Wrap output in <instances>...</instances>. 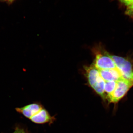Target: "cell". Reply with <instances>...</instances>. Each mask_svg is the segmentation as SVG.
<instances>
[{
  "label": "cell",
  "mask_w": 133,
  "mask_h": 133,
  "mask_svg": "<svg viewBox=\"0 0 133 133\" xmlns=\"http://www.w3.org/2000/svg\"><path fill=\"white\" fill-rule=\"evenodd\" d=\"M133 86V80H128L124 78L120 79L116 81L114 91L107 97L106 99L110 103H117L122 98Z\"/></svg>",
  "instance_id": "1"
},
{
  "label": "cell",
  "mask_w": 133,
  "mask_h": 133,
  "mask_svg": "<svg viewBox=\"0 0 133 133\" xmlns=\"http://www.w3.org/2000/svg\"><path fill=\"white\" fill-rule=\"evenodd\" d=\"M114 61L116 68L119 70L123 78L128 80H132L133 70L130 62L124 58L110 55Z\"/></svg>",
  "instance_id": "2"
},
{
  "label": "cell",
  "mask_w": 133,
  "mask_h": 133,
  "mask_svg": "<svg viewBox=\"0 0 133 133\" xmlns=\"http://www.w3.org/2000/svg\"><path fill=\"white\" fill-rule=\"evenodd\" d=\"M94 66L98 70H107L116 68L114 61L108 53H98L94 62Z\"/></svg>",
  "instance_id": "3"
},
{
  "label": "cell",
  "mask_w": 133,
  "mask_h": 133,
  "mask_svg": "<svg viewBox=\"0 0 133 133\" xmlns=\"http://www.w3.org/2000/svg\"><path fill=\"white\" fill-rule=\"evenodd\" d=\"M43 108V107L41 104L35 103L30 104L22 107L16 108L15 109L17 112L21 114L26 118L30 119Z\"/></svg>",
  "instance_id": "4"
},
{
  "label": "cell",
  "mask_w": 133,
  "mask_h": 133,
  "mask_svg": "<svg viewBox=\"0 0 133 133\" xmlns=\"http://www.w3.org/2000/svg\"><path fill=\"white\" fill-rule=\"evenodd\" d=\"M55 119V118L51 116L46 109L43 108L30 120L35 124H43L52 123Z\"/></svg>",
  "instance_id": "5"
},
{
  "label": "cell",
  "mask_w": 133,
  "mask_h": 133,
  "mask_svg": "<svg viewBox=\"0 0 133 133\" xmlns=\"http://www.w3.org/2000/svg\"><path fill=\"white\" fill-rule=\"evenodd\" d=\"M99 71L101 77L105 81H117L123 78L121 73L116 68Z\"/></svg>",
  "instance_id": "6"
},
{
  "label": "cell",
  "mask_w": 133,
  "mask_h": 133,
  "mask_svg": "<svg viewBox=\"0 0 133 133\" xmlns=\"http://www.w3.org/2000/svg\"><path fill=\"white\" fill-rule=\"evenodd\" d=\"M85 70L89 85L92 87L100 76L99 71L94 65L86 67Z\"/></svg>",
  "instance_id": "7"
},
{
  "label": "cell",
  "mask_w": 133,
  "mask_h": 133,
  "mask_svg": "<svg viewBox=\"0 0 133 133\" xmlns=\"http://www.w3.org/2000/svg\"><path fill=\"white\" fill-rule=\"evenodd\" d=\"M105 81L100 75L99 76L97 82L92 88L97 94L100 95L104 100L106 99V95L105 92Z\"/></svg>",
  "instance_id": "8"
},
{
  "label": "cell",
  "mask_w": 133,
  "mask_h": 133,
  "mask_svg": "<svg viewBox=\"0 0 133 133\" xmlns=\"http://www.w3.org/2000/svg\"><path fill=\"white\" fill-rule=\"evenodd\" d=\"M116 81H105V92L106 95V99L109 95L113 92L116 87Z\"/></svg>",
  "instance_id": "9"
},
{
  "label": "cell",
  "mask_w": 133,
  "mask_h": 133,
  "mask_svg": "<svg viewBox=\"0 0 133 133\" xmlns=\"http://www.w3.org/2000/svg\"><path fill=\"white\" fill-rule=\"evenodd\" d=\"M125 14L130 16H133V2L130 5L127 6Z\"/></svg>",
  "instance_id": "10"
},
{
  "label": "cell",
  "mask_w": 133,
  "mask_h": 133,
  "mask_svg": "<svg viewBox=\"0 0 133 133\" xmlns=\"http://www.w3.org/2000/svg\"><path fill=\"white\" fill-rule=\"evenodd\" d=\"M13 133H27L25 130H24L23 129L21 128L16 127L15 129L14 132Z\"/></svg>",
  "instance_id": "11"
},
{
  "label": "cell",
  "mask_w": 133,
  "mask_h": 133,
  "mask_svg": "<svg viewBox=\"0 0 133 133\" xmlns=\"http://www.w3.org/2000/svg\"><path fill=\"white\" fill-rule=\"evenodd\" d=\"M121 2L124 3L126 6H128L132 3L133 2V0H119Z\"/></svg>",
  "instance_id": "12"
},
{
  "label": "cell",
  "mask_w": 133,
  "mask_h": 133,
  "mask_svg": "<svg viewBox=\"0 0 133 133\" xmlns=\"http://www.w3.org/2000/svg\"><path fill=\"white\" fill-rule=\"evenodd\" d=\"M4 1H7L12 2V1H14V0H4Z\"/></svg>",
  "instance_id": "13"
},
{
  "label": "cell",
  "mask_w": 133,
  "mask_h": 133,
  "mask_svg": "<svg viewBox=\"0 0 133 133\" xmlns=\"http://www.w3.org/2000/svg\"><path fill=\"white\" fill-rule=\"evenodd\" d=\"M132 80H133V76H132Z\"/></svg>",
  "instance_id": "14"
}]
</instances>
